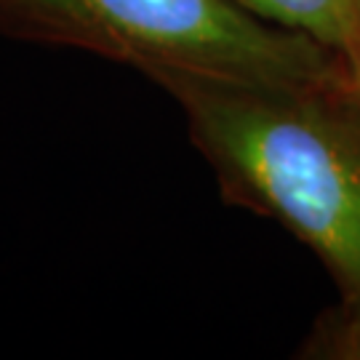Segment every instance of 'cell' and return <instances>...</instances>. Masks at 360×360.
<instances>
[{
	"label": "cell",
	"mask_w": 360,
	"mask_h": 360,
	"mask_svg": "<svg viewBox=\"0 0 360 360\" xmlns=\"http://www.w3.org/2000/svg\"><path fill=\"white\" fill-rule=\"evenodd\" d=\"M211 150L360 299V129L315 94L166 77Z\"/></svg>",
	"instance_id": "6da1fadb"
},
{
	"label": "cell",
	"mask_w": 360,
	"mask_h": 360,
	"mask_svg": "<svg viewBox=\"0 0 360 360\" xmlns=\"http://www.w3.org/2000/svg\"><path fill=\"white\" fill-rule=\"evenodd\" d=\"M38 19L115 49L166 77L323 91L328 49L270 25L235 0H16Z\"/></svg>",
	"instance_id": "7a4b0ae2"
},
{
	"label": "cell",
	"mask_w": 360,
	"mask_h": 360,
	"mask_svg": "<svg viewBox=\"0 0 360 360\" xmlns=\"http://www.w3.org/2000/svg\"><path fill=\"white\" fill-rule=\"evenodd\" d=\"M235 3L270 25L304 32L323 43L328 51L347 53L358 30L355 0H235Z\"/></svg>",
	"instance_id": "3957f363"
},
{
	"label": "cell",
	"mask_w": 360,
	"mask_h": 360,
	"mask_svg": "<svg viewBox=\"0 0 360 360\" xmlns=\"http://www.w3.org/2000/svg\"><path fill=\"white\" fill-rule=\"evenodd\" d=\"M349 59V67H352V75H355V83H358L360 89V16H358V30H355V38L349 43L347 53H345Z\"/></svg>",
	"instance_id": "277c9868"
},
{
	"label": "cell",
	"mask_w": 360,
	"mask_h": 360,
	"mask_svg": "<svg viewBox=\"0 0 360 360\" xmlns=\"http://www.w3.org/2000/svg\"><path fill=\"white\" fill-rule=\"evenodd\" d=\"M355 6H358V16H360V0H355Z\"/></svg>",
	"instance_id": "5b68a950"
}]
</instances>
